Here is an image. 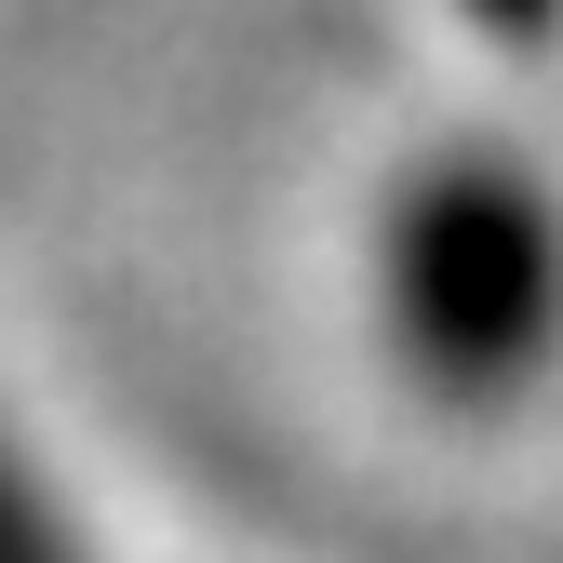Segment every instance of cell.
Instances as JSON below:
<instances>
[{
    "instance_id": "6da1fadb",
    "label": "cell",
    "mask_w": 563,
    "mask_h": 563,
    "mask_svg": "<svg viewBox=\"0 0 563 563\" xmlns=\"http://www.w3.org/2000/svg\"><path fill=\"white\" fill-rule=\"evenodd\" d=\"M376 335L443 416H497L563 363V188L510 148L416 162L376 216Z\"/></svg>"
},
{
    "instance_id": "7a4b0ae2",
    "label": "cell",
    "mask_w": 563,
    "mask_h": 563,
    "mask_svg": "<svg viewBox=\"0 0 563 563\" xmlns=\"http://www.w3.org/2000/svg\"><path fill=\"white\" fill-rule=\"evenodd\" d=\"M0 563H108L81 497H54L41 456H14V443H0Z\"/></svg>"
},
{
    "instance_id": "3957f363",
    "label": "cell",
    "mask_w": 563,
    "mask_h": 563,
    "mask_svg": "<svg viewBox=\"0 0 563 563\" xmlns=\"http://www.w3.org/2000/svg\"><path fill=\"white\" fill-rule=\"evenodd\" d=\"M456 14H470L483 41H510V54H537V41H563V0H456Z\"/></svg>"
}]
</instances>
